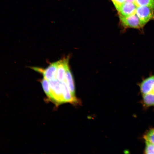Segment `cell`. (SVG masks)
<instances>
[{
  "label": "cell",
  "instance_id": "15",
  "mask_svg": "<svg viewBox=\"0 0 154 154\" xmlns=\"http://www.w3.org/2000/svg\"><path fill=\"white\" fill-rule=\"evenodd\" d=\"M135 0H125V2L134 3Z\"/></svg>",
  "mask_w": 154,
  "mask_h": 154
},
{
  "label": "cell",
  "instance_id": "1",
  "mask_svg": "<svg viewBox=\"0 0 154 154\" xmlns=\"http://www.w3.org/2000/svg\"><path fill=\"white\" fill-rule=\"evenodd\" d=\"M48 81L50 88L49 100L56 106L64 103L60 82L56 79Z\"/></svg>",
  "mask_w": 154,
  "mask_h": 154
},
{
  "label": "cell",
  "instance_id": "13",
  "mask_svg": "<svg viewBox=\"0 0 154 154\" xmlns=\"http://www.w3.org/2000/svg\"><path fill=\"white\" fill-rule=\"evenodd\" d=\"M145 153L154 154V144L147 141H145Z\"/></svg>",
  "mask_w": 154,
  "mask_h": 154
},
{
  "label": "cell",
  "instance_id": "6",
  "mask_svg": "<svg viewBox=\"0 0 154 154\" xmlns=\"http://www.w3.org/2000/svg\"><path fill=\"white\" fill-rule=\"evenodd\" d=\"M68 60V58H66L57 61L56 79L60 82L65 80L66 67Z\"/></svg>",
  "mask_w": 154,
  "mask_h": 154
},
{
  "label": "cell",
  "instance_id": "5",
  "mask_svg": "<svg viewBox=\"0 0 154 154\" xmlns=\"http://www.w3.org/2000/svg\"><path fill=\"white\" fill-rule=\"evenodd\" d=\"M137 6L134 3L125 2L117 10L119 15L127 17L135 14Z\"/></svg>",
  "mask_w": 154,
  "mask_h": 154
},
{
  "label": "cell",
  "instance_id": "8",
  "mask_svg": "<svg viewBox=\"0 0 154 154\" xmlns=\"http://www.w3.org/2000/svg\"><path fill=\"white\" fill-rule=\"evenodd\" d=\"M64 80L66 82L69 90L72 95L75 96V87L73 76L68 64L66 67L65 78Z\"/></svg>",
  "mask_w": 154,
  "mask_h": 154
},
{
  "label": "cell",
  "instance_id": "4",
  "mask_svg": "<svg viewBox=\"0 0 154 154\" xmlns=\"http://www.w3.org/2000/svg\"><path fill=\"white\" fill-rule=\"evenodd\" d=\"M154 8L142 6L137 7L135 14L139 18L146 24L154 17Z\"/></svg>",
  "mask_w": 154,
  "mask_h": 154
},
{
  "label": "cell",
  "instance_id": "14",
  "mask_svg": "<svg viewBox=\"0 0 154 154\" xmlns=\"http://www.w3.org/2000/svg\"><path fill=\"white\" fill-rule=\"evenodd\" d=\"M115 7L118 10L121 6L124 3L125 0H112Z\"/></svg>",
  "mask_w": 154,
  "mask_h": 154
},
{
  "label": "cell",
  "instance_id": "7",
  "mask_svg": "<svg viewBox=\"0 0 154 154\" xmlns=\"http://www.w3.org/2000/svg\"><path fill=\"white\" fill-rule=\"evenodd\" d=\"M142 95L151 93L154 94V75L147 77L144 80L141 89Z\"/></svg>",
  "mask_w": 154,
  "mask_h": 154
},
{
  "label": "cell",
  "instance_id": "10",
  "mask_svg": "<svg viewBox=\"0 0 154 154\" xmlns=\"http://www.w3.org/2000/svg\"><path fill=\"white\" fill-rule=\"evenodd\" d=\"M134 3L137 7L145 6L154 8V0H135Z\"/></svg>",
  "mask_w": 154,
  "mask_h": 154
},
{
  "label": "cell",
  "instance_id": "11",
  "mask_svg": "<svg viewBox=\"0 0 154 154\" xmlns=\"http://www.w3.org/2000/svg\"><path fill=\"white\" fill-rule=\"evenodd\" d=\"M144 138L145 141L154 144V128L148 131L144 135Z\"/></svg>",
  "mask_w": 154,
  "mask_h": 154
},
{
  "label": "cell",
  "instance_id": "2",
  "mask_svg": "<svg viewBox=\"0 0 154 154\" xmlns=\"http://www.w3.org/2000/svg\"><path fill=\"white\" fill-rule=\"evenodd\" d=\"M119 17L122 25L126 27L139 29L146 24L142 21L136 14L125 17L119 15Z\"/></svg>",
  "mask_w": 154,
  "mask_h": 154
},
{
  "label": "cell",
  "instance_id": "12",
  "mask_svg": "<svg viewBox=\"0 0 154 154\" xmlns=\"http://www.w3.org/2000/svg\"><path fill=\"white\" fill-rule=\"evenodd\" d=\"M41 84L43 90L48 98L50 94V88L49 81L44 78L41 81Z\"/></svg>",
  "mask_w": 154,
  "mask_h": 154
},
{
  "label": "cell",
  "instance_id": "3",
  "mask_svg": "<svg viewBox=\"0 0 154 154\" xmlns=\"http://www.w3.org/2000/svg\"><path fill=\"white\" fill-rule=\"evenodd\" d=\"M58 62L51 64L47 68L43 69L37 67H33L31 68L42 74L44 78L48 81L56 79V72Z\"/></svg>",
  "mask_w": 154,
  "mask_h": 154
},
{
  "label": "cell",
  "instance_id": "9",
  "mask_svg": "<svg viewBox=\"0 0 154 154\" xmlns=\"http://www.w3.org/2000/svg\"><path fill=\"white\" fill-rule=\"evenodd\" d=\"M143 101L147 106H154V94L149 93L142 95Z\"/></svg>",
  "mask_w": 154,
  "mask_h": 154
}]
</instances>
